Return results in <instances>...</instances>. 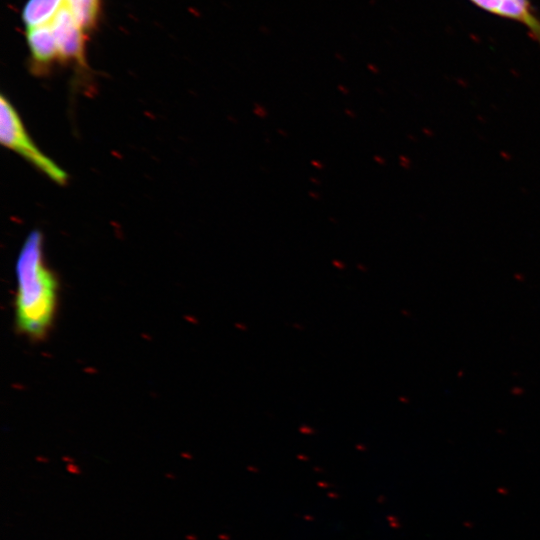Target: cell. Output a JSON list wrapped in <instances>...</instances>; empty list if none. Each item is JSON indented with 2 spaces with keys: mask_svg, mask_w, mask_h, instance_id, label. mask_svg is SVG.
<instances>
[{
  "mask_svg": "<svg viewBox=\"0 0 540 540\" xmlns=\"http://www.w3.org/2000/svg\"><path fill=\"white\" fill-rule=\"evenodd\" d=\"M63 4L64 0H27L21 13L26 29L48 24Z\"/></svg>",
  "mask_w": 540,
  "mask_h": 540,
  "instance_id": "cell-6",
  "label": "cell"
},
{
  "mask_svg": "<svg viewBox=\"0 0 540 540\" xmlns=\"http://www.w3.org/2000/svg\"><path fill=\"white\" fill-rule=\"evenodd\" d=\"M15 278L16 330L30 340H42L55 322L59 282L45 260L41 231L33 230L26 237L16 259Z\"/></svg>",
  "mask_w": 540,
  "mask_h": 540,
  "instance_id": "cell-1",
  "label": "cell"
},
{
  "mask_svg": "<svg viewBox=\"0 0 540 540\" xmlns=\"http://www.w3.org/2000/svg\"><path fill=\"white\" fill-rule=\"evenodd\" d=\"M50 24L57 41L60 62L74 63L80 68H86V32L65 4L55 14Z\"/></svg>",
  "mask_w": 540,
  "mask_h": 540,
  "instance_id": "cell-3",
  "label": "cell"
},
{
  "mask_svg": "<svg viewBox=\"0 0 540 540\" xmlns=\"http://www.w3.org/2000/svg\"><path fill=\"white\" fill-rule=\"evenodd\" d=\"M26 42L30 52L33 72H47L56 62L60 61L57 41L51 24L27 28Z\"/></svg>",
  "mask_w": 540,
  "mask_h": 540,
  "instance_id": "cell-5",
  "label": "cell"
},
{
  "mask_svg": "<svg viewBox=\"0 0 540 540\" xmlns=\"http://www.w3.org/2000/svg\"><path fill=\"white\" fill-rule=\"evenodd\" d=\"M64 4L85 32L96 27L101 11V0H64Z\"/></svg>",
  "mask_w": 540,
  "mask_h": 540,
  "instance_id": "cell-7",
  "label": "cell"
},
{
  "mask_svg": "<svg viewBox=\"0 0 540 540\" xmlns=\"http://www.w3.org/2000/svg\"><path fill=\"white\" fill-rule=\"evenodd\" d=\"M475 6L491 14L516 21L525 26L534 40L540 44V18L530 0H469Z\"/></svg>",
  "mask_w": 540,
  "mask_h": 540,
  "instance_id": "cell-4",
  "label": "cell"
},
{
  "mask_svg": "<svg viewBox=\"0 0 540 540\" xmlns=\"http://www.w3.org/2000/svg\"><path fill=\"white\" fill-rule=\"evenodd\" d=\"M0 142L59 185L67 181V173L34 143L17 110L4 95L0 98Z\"/></svg>",
  "mask_w": 540,
  "mask_h": 540,
  "instance_id": "cell-2",
  "label": "cell"
}]
</instances>
